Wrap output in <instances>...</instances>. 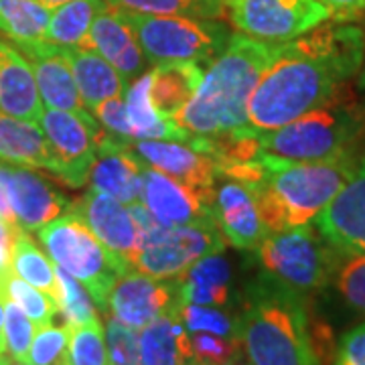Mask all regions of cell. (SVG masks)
Segmentation results:
<instances>
[{
  "label": "cell",
  "mask_w": 365,
  "mask_h": 365,
  "mask_svg": "<svg viewBox=\"0 0 365 365\" xmlns=\"http://www.w3.org/2000/svg\"><path fill=\"white\" fill-rule=\"evenodd\" d=\"M365 59L359 26L323 23L297 39L278 43L248 104V126L268 132L335 98Z\"/></svg>",
  "instance_id": "cell-1"
},
{
  "label": "cell",
  "mask_w": 365,
  "mask_h": 365,
  "mask_svg": "<svg viewBox=\"0 0 365 365\" xmlns=\"http://www.w3.org/2000/svg\"><path fill=\"white\" fill-rule=\"evenodd\" d=\"M278 43L232 35L203 73L197 93L175 114V122L193 136H220L248 124V104Z\"/></svg>",
  "instance_id": "cell-2"
},
{
  "label": "cell",
  "mask_w": 365,
  "mask_h": 365,
  "mask_svg": "<svg viewBox=\"0 0 365 365\" xmlns=\"http://www.w3.org/2000/svg\"><path fill=\"white\" fill-rule=\"evenodd\" d=\"M237 323L250 365H319L304 297L270 276L250 284Z\"/></svg>",
  "instance_id": "cell-3"
},
{
  "label": "cell",
  "mask_w": 365,
  "mask_h": 365,
  "mask_svg": "<svg viewBox=\"0 0 365 365\" xmlns=\"http://www.w3.org/2000/svg\"><path fill=\"white\" fill-rule=\"evenodd\" d=\"M264 177L248 185L256 197L268 232L304 225L331 203L357 165V155L347 150L325 160H284L262 150Z\"/></svg>",
  "instance_id": "cell-4"
},
{
  "label": "cell",
  "mask_w": 365,
  "mask_h": 365,
  "mask_svg": "<svg viewBox=\"0 0 365 365\" xmlns=\"http://www.w3.org/2000/svg\"><path fill=\"white\" fill-rule=\"evenodd\" d=\"M37 237L55 266L88 288L96 307L106 313L108 297L118 278L132 270L130 262L106 248L86 222L69 209L39 227Z\"/></svg>",
  "instance_id": "cell-5"
},
{
  "label": "cell",
  "mask_w": 365,
  "mask_h": 365,
  "mask_svg": "<svg viewBox=\"0 0 365 365\" xmlns=\"http://www.w3.org/2000/svg\"><path fill=\"white\" fill-rule=\"evenodd\" d=\"M364 128V116L347 102L329 100L276 130L260 132L264 153L284 160H325L353 150Z\"/></svg>",
  "instance_id": "cell-6"
},
{
  "label": "cell",
  "mask_w": 365,
  "mask_h": 365,
  "mask_svg": "<svg viewBox=\"0 0 365 365\" xmlns=\"http://www.w3.org/2000/svg\"><path fill=\"white\" fill-rule=\"evenodd\" d=\"M256 252L262 274L302 297L331 284L341 256L311 223L268 232Z\"/></svg>",
  "instance_id": "cell-7"
},
{
  "label": "cell",
  "mask_w": 365,
  "mask_h": 365,
  "mask_svg": "<svg viewBox=\"0 0 365 365\" xmlns=\"http://www.w3.org/2000/svg\"><path fill=\"white\" fill-rule=\"evenodd\" d=\"M118 9V6H116ZM150 63L197 61L211 63L232 39L230 29L215 19L160 16L120 9Z\"/></svg>",
  "instance_id": "cell-8"
},
{
  "label": "cell",
  "mask_w": 365,
  "mask_h": 365,
  "mask_svg": "<svg viewBox=\"0 0 365 365\" xmlns=\"http://www.w3.org/2000/svg\"><path fill=\"white\" fill-rule=\"evenodd\" d=\"M230 23L252 39L287 43L333 19L319 0H225Z\"/></svg>",
  "instance_id": "cell-9"
},
{
  "label": "cell",
  "mask_w": 365,
  "mask_h": 365,
  "mask_svg": "<svg viewBox=\"0 0 365 365\" xmlns=\"http://www.w3.org/2000/svg\"><path fill=\"white\" fill-rule=\"evenodd\" d=\"M39 126L49 146L51 173L69 187H83L90 181L96 158L98 122L83 120L63 110H43Z\"/></svg>",
  "instance_id": "cell-10"
},
{
  "label": "cell",
  "mask_w": 365,
  "mask_h": 365,
  "mask_svg": "<svg viewBox=\"0 0 365 365\" xmlns=\"http://www.w3.org/2000/svg\"><path fill=\"white\" fill-rule=\"evenodd\" d=\"M223 248L225 240L215 222L167 227L158 240L136 252L132 270L155 278H175L199 258L223 252Z\"/></svg>",
  "instance_id": "cell-11"
},
{
  "label": "cell",
  "mask_w": 365,
  "mask_h": 365,
  "mask_svg": "<svg viewBox=\"0 0 365 365\" xmlns=\"http://www.w3.org/2000/svg\"><path fill=\"white\" fill-rule=\"evenodd\" d=\"M179 307L181 299L175 278H155L138 270H130L116 280L108 297L106 314L136 331H143L160 314Z\"/></svg>",
  "instance_id": "cell-12"
},
{
  "label": "cell",
  "mask_w": 365,
  "mask_h": 365,
  "mask_svg": "<svg viewBox=\"0 0 365 365\" xmlns=\"http://www.w3.org/2000/svg\"><path fill=\"white\" fill-rule=\"evenodd\" d=\"M148 165L128 140L110 132L96 134V158L90 170V189L112 195L124 205L143 201L144 169Z\"/></svg>",
  "instance_id": "cell-13"
},
{
  "label": "cell",
  "mask_w": 365,
  "mask_h": 365,
  "mask_svg": "<svg viewBox=\"0 0 365 365\" xmlns=\"http://www.w3.org/2000/svg\"><path fill=\"white\" fill-rule=\"evenodd\" d=\"M317 230L341 254H365V153L337 195L319 215Z\"/></svg>",
  "instance_id": "cell-14"
},
{
  "label": "cell",
  "mask_w": 365,
  "mask_h": 365,
  "mask_svg": "<svg viewBox=\"0 0 365 365\" xmlns=\"http://www.w3.org/2000/svg\"><path fill=\"white\" fill-rule=\"evenodd\" d=\"M0 173L21 232H37L45 223L63 215L71 205V201L61 191H57L45 177L29 167L0 160Z\"/></svg>",
  "instance_id": "cell-15"
},
{
  "label": "cell",
  "mask_w": 365,
  "mask_h": 365,
  "mask_svg": "<svg viewBox=\"0 0 365 365\" xmlns=\"http://www.w3.org/2000/svg\"><path fill=\"white\" fill-rule=\"evenodd\" d=\"M14 47L25 55L33 67L41 102L45 104V108L63 110V112L78 114L83 120L98 122L96 118H91L90 110L83 106L76 78H73L71 67L63 57L59 45L45 39H37L19 41V43H14Z\"/></svg>",
  "instance_id": "cell-16"
},
{
  "label": "cell",
  "mask_w": 365,
  "mask_h": 365,
  "mask_svg": "<svg viewBox=\"0 0 365 365\" xmlns=\"http://www.w3.org/2000/svg\"><path fill=\"white\" fill-rule=\"evenodd\" d=\"M143 203L150 215L169 230L191 223L215 222L211 209L213 197L153 169L150 165L144 169Z\"/></svg>",
  "instance_id": "cell-17"
},
{
  "label": "cell",
  "mask_w": 365,
  "mask_h": 365,
  "mask_svg": "<svg viewBox=\"0 0 365 365\" xmlns=\"http://www.w3.org/2000/svg\"><path fill=\"white\" fill-rule=\"evenodd\" d=\"M211 209L223 237L242 252L258 248V244L268 234L256 197L246 182L235 179H223L222 185L215 182Z\"/></svg>",
  "instance_id": "cell-18"
},
{
  "label": "cell",
  "mask_w": 365,
  "mask_h": 365,
  "mask_svg": "<svg viewBox=\"0 0 365 365\" xmlns=\"http://www.w3.org/2000/svg\"><path fill=\"white\" fill-rule=\"evenodd\" d=\"M146 165L193 187L205 195L215 197L217 170L207 153L175 140H128Z\"/></svg>",
  "instance_id": "cell-19"
},
{
  "label": "cell",
  "mask_w": 365,
  "mask_h": 365,
  "mask_svg": "<svg viewBox=\"0 0 365 365\" xmlns=\"http://www.w3.org/2000/svg\"><path fill=\"white\" fill-rule=\"evenodd\" d=\"M69 211L86 222L106 248L126 258L132 266V258L138 252V232L128 205L102 191L90 189L79 201L69 205Z\"/></svg>",
  "instance_id": "cell-20"
},
{
  "label": "cell",
  "mask_w": 365,
  "mask_h": 365,
  "mask_svg": "<svg viewBox=\"0 0 365 365\" xmlns=\"http://www.w3.org/2000/svg\"><path fill=\"white\" fill-rule=\"evenodd\" d=\"M79 47L100 53L106 61H110L128 81L138 78V73L148 61L134 31L122 16L120 9L110 6V4L106 6V11L96 16L88 37Z\"/></svg>",
  "instance_id": "cell-21"
},
{
  "label": "cell",
  "mask_w": 365,
  "mask_h": 365,
  "mask_svg": "<svg viewBox=\"0 0 365 365\" xmlns=\"http://www.w3.org/2000/svg\"><path fill=\"white\" fill-rule=\"evenodd\" d=\"M0 112L39 124L43 114L33 67L14 45L0 39Z\"/></svg>",
  "instance_id": "cell-22"
},
{
  "label": "cell",
  "mask_w": 365,
  "mask_h": 365,
  "mask_svg": "<svg viewBox=\"0 0 365 365\" xmlns=\"http://www.w3.org/2000/svg\"><path fill=\"white\" fill-rule=\"evenodd\" d=\"M59 47L71 67L79 96L88 110L98 108L106 100L124 98L130 81L110 61H106L100 53L86 47H63V45Z\"/></svg>",
  "instance_id": "cell-23"
},
{
  "label": "cell",
  "mask_w": 365,
  "mask_h": 365,
  "mask_svg": "<svg viewBox=\"0 0 365 365\" xmlns=\"http://www.w3.org/2000/svg\"><path fill=\"white\" fill-rule=\"evenodd\" d=\"M181 302L203 307H227L232 297V266L223 252L199 258L175 276Z\"/></svg>",
  "instance_id": "cell-24"
},
{
  "label": "cell",
  "mask_w": 365,
  "mask_h": 365,
  "mask_svg": "<svg viewBox=\"0 0 365 365\" xmlns=\"http://www.w3.org/2000/svg\"><path fill=\"white\" fill-rule=\"evenodd\" d=\"M138 365H197L191 333L182 325L179 309L160 314L140 331Z\"/></svg>",
  "instance_id": "cell-25"
},
{
  "label": "cell",
  "mask_w": 365,
  "mask_h": 365,
  "mask_svg": "<svg viewBox=\"0 0 365 365\" xmlns=\"http://www.w3.org/2000/svg\"><path fill=\"white\" fill-rule=\"evenodd\" d=\"M150 71L134 78L124 93L126 116L130 124V140H175L189 144L193 134L181 128L173 118L160 116L155 110L150 100Z\"/></svg>",
  "instance_id": "cell-26"
},
{
  "label": "cell",
  "mask_w": 365,
  "mask_h": 365,
  "mask_svg": "<svg viewBox=\"0 0 365 365\" xmlns=\"http://www.w3.org/2000/svg\"><path fill=\"white\" fill-rule=\"evenodd\" d=\"M150 73V100L165 118H175L203 81V67L197 61H163Z\"/></svg>",
  "instance_id": "cell-27"
},
{
  "label": "cell",
  "mask_w": 365,
  "mask_h": 365,
  "mask_svg": "<svg viewBox=\"0 0 365 365\" xmlns=\"http://www.w3.org/2000/svg\"><path fill=\"white\" fill-rule=\"evenodd\" d=\"M0 160L51 170V157L39 124L0 112Z\"/></svg>",
  "instance_id": "cell-28"
},
{
  "label": "cell",
  "mask_w": 365,
  "mask_h": 365,
  "mask_svg": "<svg viewBox=\"0 0 365 365\" xmlns=\"http://www.w3.org/2000/svg\"><path fill=\"white\" fill-rule=\"evenodd\" d=\"M106 0H71L55 6L43 39L63 47H79L88 37L96 16L106 11Z\"/></svg>",
  "instance_id": "cell-29"
},
{
  "label": "cell",
  "mask_w": 365,
  "mask_h": 365,
  "mask_svg": "<svg viewBox=\"0 0 365 365\" xmlns=\"http://www.w3.org/2000/svg\"><path fill=\"white\" fill-rule=\"evenodd\" d=\"M51 11L39 0H0V35L13 43L43 39Z\"/></svg>",
  "instance_id": "cell-30"
},
{
  "label": "cell",
  "mask_w": 365,
  "mask_h": 365,
  "mask_svg": "<svg viewBox=\"0 0 365 365\" xmlns=\"http://www.w3.org/2000/svg\"><path fill=\"white\" fill-rule=\"evenodd\" d=\"M13 272L29 282L31 287L43 290L47 297L57 300V280L51 260L41 252L29 232H16L13 244Z\"/></svg>",
  "instance_id": "cell-31"
},
{
  "label": "cell",
  "mask_w": 365,
  "mask_h": 365,
  "mask_svg": "<svg viewBox=\"0 0 365 365\" xmlns=\"http://www.w3.org/2000/svg\"><path fill=\"white\" fill-rule=\"evenodd\" d=\"M55 280H57V314H61L63 325L69 329L88 325L98 321L96 302L79 280H76L71 274L55 266Z\"/></svg>",
  "instance_id": "cell-32"
},
{
  "label": "cell",
  "mask_w": 365,
  "mask_h": 365,
  "mask_svg": "<svg viewBox=\"0 0 365 365\" xmlns=\"http://www.w3.org/2000/svg\"><path fill=\"white\" fill-rule=\"evenodd\" d=\"M110 6L160 16L220 19L225 13V0H106Z\"/></svg>",
  "instance_id": "cell-33"
},
{
  "label": "cell",
  "mask_w": 365,
  "mask_h": 365,
  "mask_svg": "<svg viewBox=\"0 0 365 365\" xmlns=\"http://www.w3.org/2000/svg\"><path fill=\"white\" fill-rule=\"evenodd\" d=\"M4 300L16 302L25 311L26 317L33 321L35 329L51 325L57 314V302L51 297H47L43 290L31 287L23 278H19L13 270L4 278V284L0 288V302Z\"/></svg>",
  "instance_id": "cell-34"
},
{
  "label": "cell",
  "mask_w": 365,
  "mask_h": 365,
  "mask_svg": "<svg viewBox=\"0 0 365 365\" xmlns=\"http://www.w3.org/2000/svg\"><path fill=\"white\" fill-rule=\"evenodd\" d=\"M66 365H112L102 321L71 329Z\"/></svg>",
  "instance_id": "cell-35"
},
{
  "label": "cell",
  "mask_w": 365,
  "mask_h": 365,
  "mask_svg": "<svg viewBox=\"0 0 365 365\" xmlns=\"http://www.w3.org/2000/svg\"><path fill=\"white\" fill-rule=\"evenodd\" d=\"M179 317L182 325L189 333H215L223 337H237V314H230L222 307H203V304H191L181 302Z\"/></svg>",
  "instance_id": "cell-36"
},
{
  "label": "cell",
  "mask_w": 365,
  "mask_h": 365,
  "mask_svg": "<svg viewBox=\"0 0 365 365\" xmlns=\"http://www.w3.org/2000/svg\"><path fill=\"white\" fill-rule=\"evenodd\" d=\"M331 284L351 309L365 313V254H341Z\"/></svg>",
  "instance_id": "cell-37"
},
{
  "label": "cell",
  "mask_w": 365,
  "mask_h": 365,
  "mask_svg": "<svg viewBox=\"0 0 365 365\" xmlns=\"http://www.w3.org/2000/svg\"><path fill=\"white\" fill-rule=\"evenodd\" d=\"M71 329L67 325H45L35 331L26 355L29 365H66Z\"/></svg>",
  "instance_id": "cell-38"
},
{
  "label": "cell",
  "mask_w": 365,
  "mask_h": 365,
  "mask_svg": "<svg viewBox=\"0 0 365 365\" xmlns=\"http://www.w3.org/2000/svg\"><path fill=\"white\" fill-rule=\"evenodd\" d=\"M4 341H6V353L16 361H26V355L31 349V343L35 337V325L25 314V311L13 302L4 300Z\"/></svg>",
  "instance_id": "cell-39"
},
{
  "label": "cell",
  "mask_w": 365,
  "mask_h": 365,
  "mask_svg": "<svg viewBox=\"0 0 365 365\" xmlns=\"http://www.w3.org/2000/svg\"><path fill=\"white\" fill-rule=\"evenodd\" d=\"M197 365H227L240 361L242 341L237 337H223L215 333H191Z\"/></svg>",
  "instance_id": "cell-40"
},
{
  "label": "cell",
  "mask_w": 365,
  "mask_h": 365,
  "mask_svg": "<svg viewBox=\"0 0 365 365\" xmlns=\"http://www.w3.org/2000/svg\"><path fill=\"white\" fill-rule=\"evenodd\" d=\"M106 345L112 365H138L140 361V331L110 314L106 319Z\"/></svg>",
  "instance_id": "cell-41"
},
{
  "label": "cell",
  "mask_w": 365,
  "mask_h": 365,
  "mask_svg": "<svg viewBox=\"0 0 365 365\" xmlns=\"http://www.w3.org/2000/svg\"><path fill=\"white\" fill-rule=\"evenodd\" d=\"M91 112L98 118V122L104 126L106 132L114 134L118 138L130 140V124H128V116H126L124 98L106 100L98 108H93Z\"/></svg>",
  "instance_id": "cell-42"
},
{
  "label": "cell",
  "mask_w": 365,
  "mask_h": 365,
  "mask_svg": "<svg viewBox=\"0 0 365 365\" xmlns=\"http://www.w3.org/2000/svg\"><path fill=\"white\" fill-rule=\"evenodd\" d=\"M333 365H365V323L341 337Z\"/></svg>",
  "instance_id": "cell-43"
},
{
  "label": "cell",
  "mask_w": 365,
  "mask_h": 365,
  "mask_svg": "<svg viewBox=\"0 0 365 365\" xmlns=\"http://www.w3.org/2000/svg\"><path fill=\"white\" fill-rule=\"evenodd\" d=\"M14 234H16V230L0 220V288L4 284V278L13 270L11 260H13Z\"/></svg>",
  "instance_id": "cell-44"
},
{
  "label": "cell",
  "mask_w": 365,
  "mask_h": 365,
  "mask_svg": "<svg viewBox=\"0 0 365 365\" xmlns=\"http://www.w3.org/2000/svg\"><path fill=\"white\" fill-rule=\"evenodd\" d=\"M319 2L325 4L333 14V19H339V21L351 19L365 11V0H319Z\"/></svg>",
  "instance_id": "cell-45"
},
{
  "label": "cell",
  "mask_w": 365,
  "mask_h": 365,
  "mask_svg": "<svg viewBox=\"0 0 365 365\" xmlns=\"http://www.w3.org/2000/svg\"><path fill=\"white\" fill-rule=\"evenodd\" d=\"M6 353V341H4V309L0 302V357Z\"/></svg>",
  "instance_id": "cell-46"
},
{
  "label": "cell",
  "mask_w": 365,
  "mask_h": 365,
  "mask_svg": "<svg viewBox=\"0 0 365 365\" xmlns=\"http://www.w3.org/2000/svg\"><path fill=\"white\" fill-rule=\"evenodd\" d=\"M43 2L45 6H49V9H55V6H61V4H66V2H71V0H39Z\"/></svg>",
  "instance_id": "cell-47"
},
{
  "label": "cell",
  "mask_w": 365,
  "mask_h": 365,
  "mask_svg": "<svg viewBox=\"0 0 365 365\" xmlns=\"http://www.w3.org/2000/svg\"><path fill=\"white\" fill-rule=\"evenodd\" d=\"M0 365H29V364H26V361H16V359H13V357H11V359L2 357V364Z\"/></svg>",
  "instance_id": "cell-48"
},
{
  "label": "cell",
  "mask_w": 365,
  "mask_h": 365,
  "mask_svg": "<svg viewBox=\"0 0 365 365\" xmlns=\"http://www.w3.org/2000/svg\"><path fill=\"white\" fill-rule=\"evenodd\" d=\"M359 83H361V88L365 90V59H364V73H361V81H359Z\"/></svg>",
  "instance_id": "cell-49"
},
{
  "label": "cell",
  "mask_w": 365,
  "mask_h": 365,
  "mask_svg": "<svg viewBox=\"0 0 365 365\" xmlns=\"http://www.w3.org/2000/svg\"><path fill=\"white\" fill-rule=\"evenodd\" d=\"M227 365H242L240 361H232V364H227Z\"/></svg>",
  "instance_id": "cell-50"
},
{
  "label": "cell",
  "mask_w": 365,
  "mask_h": 365,
  "mask_svg": "<svg viewBox=\"0 0 365 365\" xmlns=\"http://www.w3.org/2000/svg\"><path fill=\"white\" fill-rule=\"evenodd\" d=\"M2 357H4V355H2ZM2 357H0V364H2Z\"/></svg>",
  "instance_id": "cell-51"
},
{
  "label": "cell",
  "mask_w": 365,
  "mask_h": 365,
  "mask_svg": "<svg viewBox=\"0 0 365 365\" xmlns=\"http://www.w3.org/2000/svg\"><path fill=\"white\" fill-rule=\"evenodd\" d=\"M246 365H250V364H246Z\"/></svg>",
  "instance_id": "cell-52"
}]
</instances>
